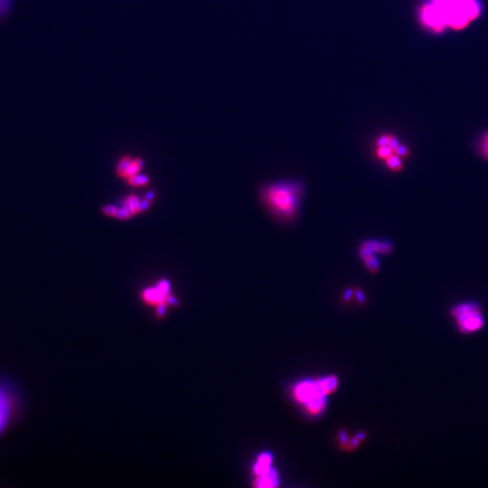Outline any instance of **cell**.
<instances>
[{
  "mask_svg": "<svg viewBox=\"0 0 488 488\" xmlns=\"http://www.w3.org/2000/svg\"><path fill=\"white\" fill-rule=\"evenodd\" d=\"M306 194L301 179H282L263 185L259 189L260 201L275 220L290 224L299 219Z\"/></svg>",
  "mask_w": 488,
  "mask_h": 488,
  "instance_id": "cell-1",
  "label": "cell"
},
{
  "mask_svg": "<svg viewBox=\"0 0 488 488\" xmlns=\"http://www.w3.org/2000/svg\"><path fill=\"white\" fill-rule=\"evenodd\" d=\"M445 16L447 27L462 31L481 14V5L477 0H431Z\"/></svg>",
  "mask_w": 488,
  "mask_h": 488,
  "instance_id": "cell-2",
  "label": "cell"
},
{
  "mask_svg": "<svg viewBox=\"0 0 488 488\" xmlns=\"http://www.w3.org/2000/svg\"><path fill=\"white\" fill-rule=\"evenodd\" d=\"M456 331L462 336H473L481 332L486 326V317L477 301H465L452 306L450 311Z\"/></svg>",
  "mask_w": 488,
  "mask_h": 488,
  "instance_id": "cell-3",
  "label": "cell"
},
{
  "mask_svg": "<svg viewBox=\"0 0 488 488\" xmlns=\"http://www.w3.org/2000/svg\"><path fill=\"white\" fill-rule=\"evenodd\" d=\"M418 16L421 25L432 33L440 34L448 28L444 14L438 5L431 1L420 6Z\"/></svg>",
  "mask_w": 488,
  "mask_h": 488,
  "instance_id": "cell-4",
  "label": "cell"
},
{
  "mask_svg": "<svg viewBox=\"0 0 488 488\" xmlns=\"http://www.w3.org/2000/svg\"><path fill=\"white\" fill-rule=\"evenodd\" d=\"M294 395L300 403H304L306 405V403L311 402L312 400L325 396L326 394L322 392L318 381H302L296 386Z\"/></svg>",
  "mask_w": 488,
  "mask_h": 488,
  "instance_id": "cell-5",
  "label": "cell"
},
{
  "mask_svg": "<svg viewBox=\"0 0 488 488\" xmlns=\"http://www.w3.org/2000/svg\"><path fill=\"white\" fill-rule=\"evenodd\" d=\"M358 253H359V256L361 257V259L363 260V262L365 263L366 268H367V269L370 272L375 273V272H377L379 270V268H380V262L375 257V252H372L367 247L364 246L363 244H361L359 247V250H358Z\"/></svg>",
  "mask_w": 488,
  "mask_h": 488,
  "instance_id": "cell-6",
  "label": "cell"
},
{
  "mask_svg": "<svg viewBox=\"0 0 488 488\" xmlns=\"http://www.w3.org/2000/svg\"><path fill=\"white\" fill-rule=\"evenodd\" d=\"M364 246L367 247L369 250L375 253L387 255L392 252V246L391 242L386 241H376L370 240L362 242Z\"/></svg>",
  "mask_w": 488,
  "mask_h": 488,
  "instance_id": "cell-7",
  "label": "cell"
},
{
  "mask_svg": "<svg viewBox=\"0 0 488 488\" xmlns=\"http://www.w3.org/2000/svg\"><path fill=\"white\" fill-rule=\"evenodd\" d=\"M271 461H272V457L268 453H265L260 456L257 464L254 467L255 474L258 476H262L263 474L268 472V470L270 469Z\"/></svg>",
  "mask_w": 488,
  "mask_h": 488,
  "instance_id": "cell-8",
  "label": "cell"
},
{
  "mask_svg": "<svg viewBox=\"0 0 488 488\" xmlns=\"http://www.w3.org/2000/svg\"><path fill=\"white\" fill-rule=\"evenodd\" d=\"M317 381H318V384H319V386L321 388L322 392L326 395L334 392L336 390L337 386H338V379L335 376H330V377H327V378H325V379H321V380Z\"/></svg>",
  "mask_w": 488,
  "mask_h": 488,
  "instance_id": "cell-9",
  "label": "cell"
},
{
  "mask_svg": "<svg viewBox=\"0 0 488 488\" xmlns=\"http://www.w3.org/2000/svg\"><path fill=\"white\" fill-rule=\"evenodd\" d=\"M140 199L138 198L137 196L132 195V196H129V198L125 201L123 208L129 212V215H132V214H136L140 211Z\"/></svg>",
  "mask_w": 488,
  "mask_h": 488,
  "instance_id": "cell-10",
  "label": "cell"
},
{
  "mask_svg": "<svg viewBox=\"0 0 488 488\" xmlns=\"http://www.w3.org/2000/svg\"><path fill=\"white\" fill-rule=\"evenodd\" d=\"M386 165L392 171H401L403 168V163L402 157L392 154L385 159Z\"/></svg>",
  "mask_w": 488,
  "mask_h": 488,
  "instance_id": "cell-11",
  "label": "cell"
},
{
  "mask_svg": "<svg viewBox=\"0 0 488 488\" xmlns=\"http://www.w3.org/2000/svg\"><path fill=\"white\" fill-rule=\"evenodd\" d=\"M141 166H142V160L141 159H136L134 162H131V164L129 166V168L127 169L124 177H130L135 176V174L139 171V169L141 168Z\"/></svg>",
  "mask_w": 488,
  "mask_h": 488,
  "instance_id": "cell-12",
  "label": "cell"
},
{
  "mask_svg": "<svg viewBox=\"0 0 488 488\" xmlns=\"http://www.w3.org/2000/svg\"><path fill=\"white\" fill-rule=\"evenodd\" d=\"M130 164H131L130 158H129V156H125L123 159L119 163V165H118V173H119V175H121L122 177H124V175H125V173L127 171V169L130 166Z\"/></svg>",
  "mask_w": 488,
  "mask_h": 488,
  "instance_id": "cell-13",
  "label": "cell"
},
{
  "mask_svg": "<svg viewBox=\"0 0 488 488\" xmlns=\"http://www.w3.org/2000/svg\"><path fill=\"white\" fill-rule=\"evenodd\" d=\"M129 182L132 185H145L149 182L148 177L145 176H132L129 177Z\"/></svg>",
  "mask_w": 488,
  "mask_h": 488,
  "instance_id": "cell-14",
  "label": "cell"
},
{
  "mask_svg": "<svg viewBox=\"0 0 488 488\" xmlns=\"http://www.w3.org/2000/svg\"><path fill=\"white\" fill-rule=\"evenodd\" d=\"M394 154L397 155V156H400V157H407L409 155H410V150L408 149L407 147L405 146L400 145L398 146L397 148L395 149L394 150Z\"/></svg>",
  "mask_w": 488,
  "mask_h": 488,
  "instance_id": "cell-15",
  "label": "cell"
},
{
  "mask_svg": "<svg viewBox=\"0 0 488 488\" xmlns=\"http://www.w3.org/2000/svg\"><path fill=\"white\" fill-rule=\"evenodd\" d=\"M129 212L126 209H124L123 207L121 209L117 210L116 214H115V216H117L118 218H120V219H126L128 218L129 216Z\"/></svg>",
  "mask_w": 488,
  "mask_h": 488,
  "instance_id": "cell-16",
  "label": "cell"
},
{
  "mask_svg": "<svg viewBox=\"0 0 488 488\" xmlns=\"http://www.w3.org/2000/svg\"><path fill=\"white\" fill-rule=\"evenodd\" d=\"M117 210H118V208H116V207H114V206H111V205H109V206H106V207L103 209V212H104L106 215H115L116 212H117Z\"/></svg>",
  "mask_w": 488,
  "mask_h": 488,
  "instance_id": "cell-17",
  "label": "cell"
},
{
  "mask_svg": "<svg viewBox=\"0 0 488 488\" xmlns=\"http://www.w3.org/2000/svg\"><path fill=\"white\" fill-rule=\"evenodd\" d=\"M150 207V202L149 200H143L142 202H140V211H145V210L148 209Z\"/></svg>",
  "mask_w": 488,
  "mask_h": 488,
  "instance_id": "cell-18",
  "label": "cell"
},
{
  "mask_svg": "<svg viewBox=\"0 0 488 488\" xmlns=\"http://www.w3.org/2000/svg\"><path fill=\"white\" fill-rule=\"evenodd\" d=\"M482 150H483L485 156L488 157V144H487V145H482Z\"/></svg>",
  "mask_w": 488,
  "mask_h": 488,
  "instance_id": "cell-19",
  "label": "cell"
},
{
  "mask_svg": "<svg viewBox=\"0 0 488 488\" xmlns=\"http://www.w3.org/2000/svg\"><path fill=\"white\" fill-rule=\"evenodd\" d=\"M154 197H155V193H153V192H150V193L146 195L145 199H147V200H152V199H154Z\"/></svg>",
  "mask_w": 488,
  "mask_h": 488,
  "instance_id": "cell-20",
  "label": "cell"
},
{
  "mask_svg": "<svg viewBox=\"0 0 488 488\" xmlns=\"http://www.w3.org/2000/svg\"><path fill=\"white\" fill-rule=\"evenodd\" d=\"M487 144H488V132L487 134H486V136H485V138H484L482 145H487Z\"/></svg>",
  "mask_w": 488,
  "mask_h": 488,
  "instance_id": "cell-21",
  "label": "cell"
},
{
  "mask_svg": "<svg viewBox=\"0 0 488 488\" xmlns=\"http://www.w3.org/2000/svg\"><path fill=\"white\" fill-rule=\"evenodd\" d=\"M1 423H2V415L0 413V425H1Z\"/></svg>",
  "mask_w": 488,
  "mask_h": 488,
  "instance_id": "cell-22",
  "label": "cell"
}]
</instances>
